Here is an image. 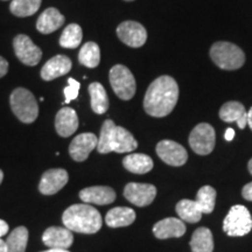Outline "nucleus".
<instances>
[{
  "label": "nucleus",
  "instance_id": "nucleus-1",
  "mask_svg": "<svg viewBox=\"0 0 252 252\" xmlns=\"http://www.w3.org/2000/svg\"><path fill=\"white\" fill-rule=\"evenodd\" d=\"M179 99V87L171 76H160L154 80L146 91L144 109L152 117H166L174 110Z\"/></svg>",
  "mask_w": 252,
  "mask_h": 252
},
{
  "label": "nucleus",
  "instance_id": "nucleus-2",
  "mask_svg": "<svg viewBox=\"0 0 252 252\" xmlns=\"http://www.w3.org/2000/svg\"><path fill=\"white\" fill-rule=\"evenodd\" d=\"M63 224L70 231L80 234H96L102 228V215L88 203L72 204L63 213Z\"/></svg>",
  "mask_w": 252,
  "mask_h": 252
},
{
  "label": "nucleus",
  "instance_id": "nucleus-3",
  "mask_svg": "<svg viewBox=\"0 0 252 252\" xmlns=\"http://www.w3.org/2000/svg\"><path fill=\"white\" fill-rule=\"evenodd\" d=\"M137 147V140L126 128L117 126L110 119L104 122L96 149L100 154L130 153Z\"/></svg>",
  "mask_w": 252,
  "mask_h": 252
},
{
  "label": "nucleus",
  "instance_id": "nucleus-4",
  "mask_svg": "<svg viewBox=\"0 0 252 252\" xmlns=\"http://www.w3.org/2000/svg\"><path fill=\"white\" fill-rule=\"evenodd\" d=\"M210 58L217 67L224 70H236L243 67L245 55L238 46L230 42H216L210 48Z\"/></svg>",
  "mask_w": 252,
  "mask_h": 252
},
{
  "label": "nucleus",
  "instance_id": "nucleus-5",
  "mask_svg": "<svg viewBox=\"0 0 252 252\" xmlns=\"http://www.w3.org/2000/svg\"><path fill=\"white\" fill-rule=\"evenodd\" d=\"M12 111L20 122L25 124H32L39 116V105L30 90L25 88H17L9 98Z\"/></svg>",
  "mask_w": 252,
  "mask_h": 252
},
{
  "label": "nucleus",
  "instance_id": "nucleus-6",
  "mask_svg": "<svg viewBox=\"0 0 252 252\" xmlns=\"http://www.w3.org/2000/svg\"><path fill=\"white\" fill-rule=\"evenodd\" d=\"M252 230V217L247 207L236 204L231 207L223 220V231L230 237H242Z\"/></svg>",
  "mask_w": 252,
  "mask_h": 252
},
{
  "label": "nucleus",
  "instance_id": "nucleus-7",
  "mask_svg": "<svg viewBox=\"0 0 252 252\" xmlns=\"http://www.w3.org/2000/svg\"><path fill=\"white\" fill-rule=\"evenodd\" d=\"M110 84L113 91L123 100H130L134 96L137 84L130 69L123 64H116L109 74Z\"/></svg>",
  "mask_w": 252,
  "mask_h": 252
},
{
  "label": "nucleus",
  "instance_id": "nucleus-8",
  "mask_svg": "<svg viewBox=\"0 0 252 252\" xmlns=\"http://www.w3.org/2000/svg\"><path fill=\"white\" fill-rule=\"evenodd\" d=\"M215 130L208 123H201L195 126L189 135V145L195 153L208 156L215 147Z\"/></svg>",
  "mask_w": 252,
  "mask_h": 252
},
{
  "label": "nucleus",
  "instance_id": "nucleus-9",
  "mask_svg": "<svg viewBox=\"0 0 252 252\" xmlns=\"http://www.w3.org/2000/svg\"><path fill=\"white\" fill-rule=\"evenodd\" d=\"M13 48L17 58L26 65H36L42 58V50L37 47L30 36L20 34L13 40Z\"/></svg>",
  "mask_w": 252,
  "mask_h": 252
},
{
  "label": "nucleus",
  "instance_id": "nucleus-10",
  "mask_svg": "<svg viewBox=\"0 0 252 252\" xmlns=\"http://www.w3.org/2000/svg\"><path fill=\"white\" fill-rule=\"evenodd\" d=\"M117 35L122 42L132 48H139L147 40L145 27L135 21H124L117 27Z\"/></svg>",
  "mask_w": 252,
  "mask_h": 252
},
{
  "label": "nucleus",
  "instance_id": "nucleus-11",
  "mask_svg": "<svg viewBox=\"0 0 252 252\" xmlns=\"http://www.w3.org/2000/svg\"><path fill=\"white\" fill-rule=\"evenodd\" d=\"M157 154L169 166L179 167L187 162L188 153L182 145L173 140H161L157 145Z\"/></svg>",
  "mask_w": 252,
  "mask_h": 252
},
{
  "label": "nucleus",
  "instance_id": "nucleus-12",
  "mask_svg": "<svg viewBox=\"0 0 252 252\" xmlns=\"http://www.w3.org/2000/svg\"><path fill=\"white\" fill-rule=\"evenodd\" d=\"M124 196L128 202L138 207H146L154 201L157 196V188L150 184L131 182L126 185Z\"/></svg>",
  "mask_w": 252,
  "mask_h": 252
},
{
  "label": "nucleus",
  "instance_id": "nucleus-13",
  "mask_svg": "<svg viewBox=\"0 0 252 252\" xmlns=\"http://www.w3.org/2000/svg\"><path fill=\"white\" fill-rule=\"evenodd\" d=\"M98 138L94 133H81L74 138L69 146V154L75 161H86L89 154L97 149Z\"/></svg>",
  "mask_w": 252,
  "mask_h": 252
},
{
  "label": "nucleus",
  "instance_id": "nucleus-14",
  "mask_svg": "<svg viewBox=\"0 0 252 252\" xmlns=\"http://www.w3.org/2000/svg\"><path fill=\"white\" fill-rule=\"evenodd\" d=\"M68 173L65 169L53 168L43 173L39 184V190L43 195H54L67 185Z\"/></svg>",
  "mask_w": 252,
  "mask_h": 252
},
{
  "label": "nucleus",
  "instance_id": "nucleus-15",
  "mask_svg": "<svg viewBox=\"0 0 252 252\" xmlns=\"http://www.w3.org/2000/svg\"><path fill=\"white\" fill-rule=\"evenodd\" d=\"M42 242L49 249H64V250H68L74 243V235L68 228L50 226L43 232Z\"/></svg>",
  "mask_w": 252,
  "mask_h": 252
},
{
  "label": "nucleus",
  "instance_id": "nucleus-16",
  "mask_svg": "<svg viewBox=\"0 0 252 252\" xmlns=\"http://www.w3.org/2000/svg\"><path fill=\"white\" fill-rule=\"evenodd\" d=\"M80 198L83 203L106 206L116 200V193L108 186H94V187L82 189L80 191Z\"/></svg>",
  "mask_w": 252,
  "mask_h": 252
},
{
  "label": "nucleus",
  "instance_id": "nucleus-17",
  "mask_svg": "<svg viewBox=\"0 0 252 252\" xmlns=\"http://www.w3.org/2000/svg\"><path fill=\"white\" fill-rule=\"evenodd\" d=\"M71 60L68 56L56 55L46 62L41 69V77L43 81H53L68 74L71 69Z\"/></svg>",
  "mask_w": 252,
  "mask_h": 252
},
{
  "label": "nucleus",
  "instance_id": "nucleus-18",
  "mask_svg": "<svg viewBox=\"0 0 252 252\" xmlns=\"http://www.w3.org/2000/svg\"><path fill=\"white\" fill-rule=\"evenodd\" d=\"M186 232L184 220L168 217L156 223L153 226V234L159 239H167L173 237H182Z\"/></svg>",
  "mask_w": 252,
  "mask_h": 252
},
{
  "label": "nucleus",
  "instance_id": "nucleus-19",
  "mask_svg": "<svg viewBox=\"0 0 252 252\" xmlns=\"http://www.w3.org/2000/svg\"><path fill=\"white\" fill-rule=\"evenodd\" d=\"M77 127L78 117L76 111L71 108L60 110L55 118V128L58 134L63 138H68L76 132Z\"/></svg>",
  "mask_w": 252,
  "mask_h": 252
},
{
  "label": "nucleus",
  "instance_id": "nucleus-20",
  "mask_svg": "<svg viewBox=\"0 0 252 252\" xmlns=\"http://www.w3.org/2000/svg\"><path fill=\"white\" fill-rule=\"evenodd\" d=\"M220 118L225 123H236L239 128L244 130L248 125V111L239 102H228L223 104L220 110Z\"/></svg>",
  "mask_w": 252,
  "mask_h": 252
},
{
  "label": "nucleus",
  "instance_id": "nucleus-21",
  "mask_svg": "<svg viewBox=\"0 0 252 252\" xmlns=\"http://www.w3.org/2000/svg\"><path fill=\"white\" fill-rule=\"evenodd\" d=\"M64 17L54 7L47 8L37 19L36 30L42 34H50L58 31L64 24Z\"/></svg>",
  "mask_w": 252,
  "mask_h": 252
},
{
  "label": "nucleus",
  "instance_id": "nucleus-22",
  "mask_svg": "<svg viewBox=\"0 0 252 252\" xmlns=\"http://www.w3.org/2000/svg\"><path fill=\"white\" fill-rule=\"evenodd\" d=\"M123 166L134 174H146L152 171L153 160L146 154L133 153L128 154L123 159Z\"/></svg>",
  "mask_w": 252,
  "mask_h": 252
},
{
  "label": "nucleus",
  "instance_id": "nucleus-23",
  "mask_svg": "<svg viewBox=\"0 0 252 252\" xmlns=\"http://www.w3.org/2000/svg\"><path fill=\"white\" fill-rule=\"evenodd\" d=\"M135 220L133 209L126 207L113 208L106 214L105 223L110 228H122V226L131 225Z\"/></svg>",
  "mask_w": 252,
  "mask_h": 252
},
{
  "label": "nucleus",
  "instance_id": "nucleus-24",
  "mask_svg": "<svg viewBox=\"0 0 252 252\" xmlns=\"http://www.w3.org/2000/svg\"><path fill=\"white\" fill-rule=\"evenodd\" d=\"M91 98V109L97 115H103L109 109V97L105 89L98 82H94L88 88Z\"/></svg>",
  "mask_w": 252,
  "mask_h": 252
},
{
  "label": "nucleus",
  "instance_id": "nucleus-25",
  "mask_svg": "<svg viewBox=\"0 0 252 252\" xmlns=\"http://www.w3.org/2000/svg\"><path fill=\"white\" fill-rule=\"evenodd\" d=\"M190 248L193 252H213L214 239L212 231L203 226L195 230L190 239Z\"/></svg>",
  "mask_w": 252,
  "mask_h": 252
},
{
  "label": "nucleus",
  "instance_id": "nucleus-26",
  "mask_svg": "<svg viewBox=\"0 0 252 252\" xmlns=\"http://www.w3.org/2000/svg\"><path fill=\"white\" fill-rule=\"evenodd\" d=\"M176 213L182 220L188 223H196L201 220L203 213L201 212L200 207L196 201L191 200H181L176 204Z\"/></svg>",
  "mask_w": 252,
  "mask_h": 252
},
{
  "label": "nucleus",
  "instance_id": "nucleus-27",
  "mask_svg": "<svg viewBox=\"0 0 252 252\" xmlns=\"http://www.w3.org/2000/svg\"><path fill=\"white\" fill-rule=\"evenodd\" d=\"M28 242V230L26 226H18L8 236L6 241L7 252H25Z\"/></svg>",
  "mask_w": 252,
  "mask_h": 252
},
{
  "label": "nucleus",
  "instance_id": "nucleus-28",
  "mask_svg": "<svg viewBox=\"0 0 252 252\" xmlns=\"http://www.w3.org/2000/svg\"><path fill=\"white\" fill-rule=\"evenodd\" d=\"M78 61L87 68H96L100 61V50L96 42L84 43L78 54Z\"/></svg>",
  "mask_w": 252,
  "mask_h": 252
},
{
  "label": "nucleus",
  "instance_id": "nucleus-29",
  "mask_svg": "<svg viewBox=\"0 0 252 252\" xmlns=\"http://www.w3.org/2000/svg\"><path fill=\"white\" fill-rule=\"evenodd\" d=\"M83 33L82 28L77 24H70L63 31L61 37H60V45L63 48L75 49L81 45Z\"/></svg>",
  "mask_w": 252,
  "mask_h": 252
},
{
  "label": "nucleus",
  "instance_id": "nucleus-30",
  "mask_svg": "<svg viewBox=\"0 0 252 252\" xmlns=\"http://www.w3.org/2000/svg\"><path fill=\"white\" fill-rule=\"evenodd\" d=\"M195 201L203 214L213 213L216 203V190L212 186H203L198 189Z\"/></svg>",
  "mask_w": 252,
  "mask_h": 252
},
{
  "label": "nucleus",
  "instance_id": "nucleus-31",
  "mask_svg": "<svg viewBox=\"0 0 252 252\" xmlns=\"http://www.w3.org/2000/svg\"><path fill=\"white\" fill-rule=\"evenodd\" d=\"M41 0H12L9 9L19 18L31 17L39 11Z\"/></svg>",
  "mask_w": 252,
  "mask_h": 252
},
{
  "label": "nucleus",
  "instance_id": "nucleus-32",
  "mask_svg": "<svg viewBox=\"0 0 252 252\" xmlns=\"http://www.w3.org/2000/svg\"><path fill=\"white\" fill-rule=\"evenodd\" d=\"M80 82L74 80V78H68V87L64 88V90H63V94H64V97H65V100L64 103L65 104H69L71 102V100L76 99L77 96H78V93H80Z\"/></svg>",
  "mask_w": 252,
  "mask_h": 252
},
{
  "label": "nucleus",
  "instance_id": "nucleus-33",
  "mask_svg": "<svg viewBox=\"0 0 252 252\" xmlns=\"http://www.w3.org/2000/svg\"><path fill=\"white\" fill-rule=\"evenodd\" d=\"M242 195L247 201H251L252 202V182L250 184L245 185L243 187V190H242Z\"/></svg>",
  "mask_w": 252,
  "mask_h": 252
},
{
  "label": "nucleus",
  "instance_id": "nucleus-34",
  "mask_svg": "<svg viewBox=\"0 0 252 252\" xmlns=\"http://www.w3.org/2000/svg\"><path fill=\"white\" fill-rule=\"evenodd\" d=\"M8 71V62L0 56V78L4 77Z\"/></svg>",
  "mask_w": 252,
  "mask_h": 252
},
{
  "label": "nucleus",
  "instance_id": "nucleus-35",
  "mask_svg": "<svg viewBox=\"0 0 252 252\" xmlns=\"http://www.w3.org/2000/svg\"><path fill=\"white\" fill-rule=\"evenodd\" d=\"M8 232V224L4 220H0V238Z\"/></svg>",
  "mask_w": 252,
  "mask_h": 252
},
{
  "label": "nucleus",
  "instance_id": "nucleus-36",
  "mask_svg": "<svg viewBox=\"0 0 252 252\" xmlns=\"http://www.w3.org/2000/svg\"><path fill=\"white\" fill-rule=\"evenodd\" d=\"M224 137H225V139L228 140V141H231L232 139H234V137H235V131L232 130V128H230V127L226 128Z\"/></svg>",
  "mask_w": 252,
  "mask_h": 252
},
{
  "label": "nucleus",
  "instance_id": "nucleus-37",
  "mask_svg": "<svg viewBox=\"0 0 252 252\" xmlns=\"http://www.w3.org/2000/svg\"><path fill=\"white\" fill-rule=\"evenodd\" d=\"M248 125L252 131V106H251V109L248 111Z\"/></svg>",
  "mask_w": 252,
  "mask_h": 252
},
{
  "label": "nucleus",
  "instance_id": "nucleus-38",
  "mask_svg": "<svg viewBox=\"0 0 252 252\" xmlns=\"http://www.w3.org/2000/svg\"><path fill=\"white\" fill-rule=\"evenodd\" d=\"M0 252H7V248H6V242L0 238Z\"/></svg>",
  "mask_w": 252,
  "mask_h": 252
},
{
  "label": "nucleus",
  "instance_id": "nucleus-39",
  "mask_svg": "<svg viewBox=\"0 0 252 252\" xmlns=\"http://www.w3.org/2000/svg\"><path fill=\"white\" fill-rule=\"evenodd\" d=\"M42 252H69V251L64 250V249H49V250L42 251Z\"/></svg>",
  "mask_w": 252,
  "mask_h": 252
},
{
  "label": "nucleus",
  "instance_id": "nucleus-40",
  "mask_svg": "<svg viewBox=\"0 0 252 252\" xmlns=\"http://www.w3.org/2000/svg\"><path fill=\"white\" fill-rule=\"evenodd\" d=\"M248 168H249V172H250V174L252 175V159L248 163Z\"/></svg>",
  "mask_w": 252,
  "mask_h": 252
},
{
  "label": "nucleus",
  "instance_id": "nucleus-41",
  "mask_svg": "<svg viewBox=\"0 0 252 252\" xmlns=\"http://www.w3.org/2000/svg\"><path fill=\"white\" fill-rule=\"evenodd\" d=\"M2 179H4V173H2L1 169H0V184L2 182Z\"/></svg>",
  "mask_w": 252,
  "mask_h": 252
},
{
  "label": "nucleus",
  "instance_id": "nucleus-42",
  "mask_svg": "<svg viewBox=\"0 0 252 252\" xmlns=\"http://www.w3.org/2000/svg\"><path fill=\"white\" fill-rule=\"evenodd\" d=\"M125 1H133V0H125Z\"/></svg>",
  "mask_w": 252,
  "mask_h": 252
}]
</instances>
